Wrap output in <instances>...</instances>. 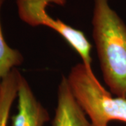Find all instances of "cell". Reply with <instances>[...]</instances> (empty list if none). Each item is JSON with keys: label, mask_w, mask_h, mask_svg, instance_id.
<instances>
[{"label": "cell", "mask_w": 126, "mask_h": 126, "mask_svg": "<svg viewBox=\"0 0 126 126\" xmlns=\"http://www.w3.org/2000/svg\"><path fill=\"white\" fill-rule=\"evenodd\" d=\"M93 37L104 81L116 97L126 99V25L109 4L93 0Z\"/></svg>", "instance_id": "cell-1"}, {"label": "cell", "mask_w": 126, "mask_h": 126, "mask_svg": "<svg viewBox=\"0 0 126 126\" xmlns=\"http://www.w3.org/2000/svg\"><path fill=\"white\" fill-rule=\"evenodd\" d=\"M67 78L74 97L90 118L91 126H108L113 121L126 123V98L112 97L83 63L74 66Z\"/></svg>", "instance_id": "cell-2"}, {"label": "cell", "mask_w": 126, "mask_h": 126, "mask_svg": "<svg viewBox=\"0 0 126 126\" xmlns=\"http://www.w3.org/2000/svg\"><path fill=\"white\" fill-rule=\"evenodd\" d=\"M65 4L66 0H16L18 16L24 23L32 27L46 26L53 30L79 54L87 69L93 71L92 46L86 35L62 20L54 19L46 10L50 4L63 6Z\"/></svg>", "instance_id": "cell-3"}, {"label": "cell", "mask_w": 126, "mask_h": 126, "mask_svg": "<svg viewBox=\"0 0 126 126\" xmlns=\"http://www.w3.org/2000/svg\"><path fill=\"white\" fill-rule=\"evenodd\" d=\"M17 98L18 110L12 117V126H44L49 121L48 111L37 100L23 76L19 82Z\"/></svg>", "instance_id": "cell-4"}, {"label": "cell", "mask_w": 126, "mask_h": 126, "mask_svg": "<svg viewBox=\"0 0 126 126\" xmlns=\"http://www.w3.org/2000/svg\"><path fill=\"white\" fill-rule=\"evenodd\" d=\"M53 126H91L86 113L72 93L67 78L64 76H63L58 86Z\"/></svg>", "instance_id": "cell-5"}, {"label": "cell", "mask_w": 126, "mask_h": 126, "mask_svg": "<svg viewBox=\"0 0 126 126\" xmlns=\"http://www.w3.org/2000/svg\"><path fill=\"white\" fill-rule=\"evenodd\" d=\"M22 74L16 68L5 77L0 85V126H7L12 104L17 97Z\"/></svg>", "instance_id": "cell-6"}, {"label": "cell", "mask_w": 126, "mask_h": 126, "mask_svg": "<svg viewBox=\"0 0 126 126\" xmlns=\"http://www.w3.org/2000/svg\"><path fill=\"white\" fill-rule=\"evenodd\" d=\"M4 0H0V11ZM23 55L11 48L5 41L0 21V85L3 79L16 67L23 63Z\"/></svg>", "instance_id": "cell-7"}]
</instances>
